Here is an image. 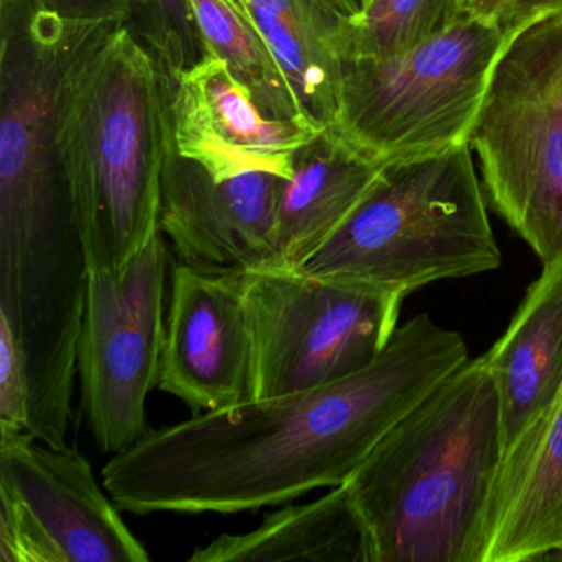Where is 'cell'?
Returning <instances> with one entry per match:
<instances>
[{
	"label": "cell",
	"instance_id": "5b68a950",
	"mask_svg": "<svg viewBox=\"0 0 562 562\" xmlns=\"http://www.w3.org/2000/svg\"><path fill=\"white\" fill-rule=\"evenodd\" d=\"M469 144L488 205L542 266L562 259V11L508 32Z\"/></svg>",
	"mask_w": 562,
	"mask_h": 562
},
{
	"label": "cell",
	"instance_id": "277c9868",
	"mask_svg": "<svg viewBox=\"0 0 562 562\" xmlns=\"http://www.w3.org/2000/svg\"><path fill=\"white\" fill-rule=\"evenodd\" d=\"M470 144L386 164L301 271L406 297L502 265Z\"/></svg>",
	"mask_w": 562,
	"mask_h": 562
},
{
	"label": "cell",
	"instance_id": "9c48e42d",
	"mask_svg": "<svg viewBox=\"0 0 562 562\" xmlns=\"http://www.w3.org/2000/svg\"><path fill=\"white\" fill-rule=\"evenodd\" d=\"M255 347L241 272L173 268L159 387L193 414L252 401Z\"/></svg>",
	"mask_w": 562,
	"mask_h": 562
},
{
	"label": "cell",
	"instance_id": "603a6c76",
	"mask_svg": "<svg viewBox=\"0 0 562 562\" xmlns=\"http://www.w3.org/2000/svg\"><path fill=\"white\" fill-rule=\"evenodd\" d=\"M35 8L77 24H130L136 0H31Z\"/></svg>",
	"mask_w": 562,
	"mask_h": 562
},
{
	"label": "cell",
	"instance_id": "5bb4252c",
	"mask_svg": "<svg viewBox=\"0 0 562 562\" xmlns=\"http://www.w3.org/2000/svg\"><path fill=\"white\" fill-rule=\"evenodd\" d=\"M482 358L498 390L506 457L562 391V259L544 265L505 334Z\"/></svg>",
	"mask_w": 562,
	"mask_h": 562
},
{
	"label": "cell",
	"instance_id": "6da1fadb",
	"mask_svg": "<svg viewBox=\"0 0 562 562\" xmlns=\"http://www.w3.org/2000/svg\"><path fill=\"white\" fill-rule=\"evenodd\" d=\"M469 360L462 335L417 315L350 376L150 430L104 465V488L136 515H233L335 488Z\"/></svg>",
	"mask_w": 562,
	"mask_h": 562
},
{
	"label": "cell",
	"instance_id": "d6986e66",
	"mask_svg": "<svg viewBox=\"0 0 562 562\" xmlns=\"http://www.w3.org/2000/svg\"><path fill=\"white\" fill-rule=\"evenodd\" d=\"M460 14L457 0H371L355 27L353 60L411 50L449 27Z\"/></svg>",
	"mask_w": 562,
	"mask_h": 562
},
{
	"label": "cell",
	"instance_id": "3957f363",
	"mask_svg": "<svg viewBox=\"0 0 562 562\" xmlns=\"http://www.w3.org/2000/svg\"><path fill=\"white\" fill-rule=\"evenodd\" d=\"M58 154L90 272H120L160 232L170 90L130 24L98 29L61 78Z\"/></svg>",
	"mask_w": 562,
	"mask_h": 562
},
{
	"label": "cell",
	"instance_id": "cb8c5ba5",
	"mask_svg": "<svg viewBox=\"0 0 562 562\" xmlns=\"http://www.w3.org/2000/svg\"><path fill=\"white\" fill-rule=\"evenodd\" d=\"M554 11H562V0H508L498 22L509 32L529 19Z\"/></svg>",
	"mask_w": 562,
	"mask_h": 562
},
{
	"label": "cell",
	"instance_id": "52a82bcc",
	"mask_svg": "<svg viewBox=\"0 0 562 562\" xmlns=\"http://www.w3.org/2000/svg\"><path fill=\"white\" fill-rule=\"evenodd\" d=\"M255 347L252 400L322 386L370 367L397 330L404 295L271 268L243 274Z\"/></svg>",
	"mask_w": 562,
	"mask_h": 562
},
{
	"label": "cell",
	"instance_id": "44dd1931",
	"mask_svg": "<svg viewBox=\"0 0 562 562\" xmlns=\"http://www.w3.org/2000/svg\"><path fill=\"white\" fill-rule=\"evenodd\" d=\"M0 559L2 562H61L37 522L5 492H0Z\"/></svg>",
	"mask_w": 562,
	"mask_h": 562
},
{
	"label": "cell",
	"instance_id": "484cf974",
	"mask_svg": "<svg viewBox=\"0 0 562 562\" xmlns=\"http://www.w3.org/2000/svg\"><path fill=\"white\" fill-rule=\"evenodd\" d=\"M472 2L473 0H457V4H459L460 11L462 12H469Z\"/></svg>",
	"mask_w": 562,
	"mask_h": 562
},
{
	"label": "cell",
	"instance_id": "ffe728a7",
	"mask_svg": "<svg viewBox=\"0 0 562 562\" xmlns=\"http://www.w3.org/2000/svg\"><path fill=\"white\" fill-rule=\"evenodd\" d=\"M130 25L156 58L169 90L210 55L192 0H136Z\"/></svg>",
	"mask_w": 562,
	"mask_h": 562
},
{
	"label": "cell",
	"instance_id": "d4e9b609",
	"mask_svg": "<svg viewBox=\"0 0 562 562\" xmlns=\"http://www.w3.org/2000/svg\"><path fill=\"white\" fill-rule=\"evenodd\" d=\"M345 5H347L348 11L353 14L355 21L358 22V19L363 15V12L367 11L368 5H370L371 0H344Z\"/></svg>",
	"mask_w": 562,
	"mask_h": 562
},
{
	"label": "cell",
	"instance_id": "4316f807",
	"mask_svg": "<svg viewBox=\"0 0 562 562\" xmlns=\"http://www.w3.org/2000/svg\"><path fill=\"white\" fill-rule=\"evenodd\" d=\"M493 2H503V0H493Z\"/></svg>",
	"mask_w": 562,
	"mask_h": 562
},
{
	"label": "cell",
	"instance_id": "7402d4cb",
	"mask_svg": "<svg viewBox=\"0 0 562 562\" xmlns=\"http://www.w3.org/2000/svg\"><path fill=\"white\" fill-rule=\"evenodd\" d=\"M29 387L21 348L0 322V427L27 430Z\"/></svg>",
	"mask_w": 562,
	"mask_h": 562
},
{
	"label": "cell",
	"instance_id": "ba28073f",
	"mask_svg": "<svg viewBox=\"0 0 562 562\" xmlns=\"http://www.w3.org/2000/svg\"><path fill=\"white\" fill-rule=\"evenodd\" d=\"M162 229L120 272H90L78 344L81 407L100 450L120 453L150 432L146 403L166 345Z\"/></svg>",
	"mask_w": 562,
	"mask_h": 562
},
{
	"label": "cell",
	"instance_id": "2e32d148",
	"mask_svg": "<svg viewBox=\"0 0 562 562\" xmlns=\"http://www.w3.org/2000/svg\"><path fill=\"white\" fill-rule=\"evenodd\" d=\"M386 164L325 130L294 157L276 218L279 268L299 271L360 205Z\"/></svg>",
	"mask_w": 562,
	"mask_h": 562
},
{
	"label": "cell",
	"instance_id": "4fadbf2b",
	"mask_svg": "<svg viewBox=\"0 0 562 562\" xmlns=\"http://www.w3.org/2000/svg\"><path fill=\"white\" fill-rule=\"evenodd\" d=\"M562 561V391L503 460L483 562Z\"/></svg>",
	"mask_w": 562,
	"mask_h": 562
},
{
	"label": "cell",
	"instance_id": "7a4b0ae2",
	"mask_svg": "<svg viewBox=\"0 0 562 562\" xmlns=\"http://www.w3.org/2000/svg\"><path fill=\"white\" fill-rule=\"evenodd\" d=\"M505 459L502 404L483 358L413 407L350 476L376 562H483Z\"/></svg>",
	"mask_w": 562,
	"mask_h": 562
},
{
	"label": "cell",
	"instance_id": "8992f818",
	"mask_svg": "<svg viewBox=\"0 0 562 562\" xmlns=\"http://www.w3.org/2000/svg\"><path fill=\"white\" fill-rule=\"evenodd\" d=\"M506 37L498 21L463 12L411 50L350 61L331 130L378 164L469 143Z\"/></svg>",
	"mask_w": 562,
	"mask_h": 562
},
{
	"label": "cell",
	"instance_id": "7c38bea8",
	"mask_svg": "<svg viewBox=\"0 0 562 562\" xmlns=\"http://www.w3.org/2000/svg\"><path fill=\"white\" fill-rule=\"evenodd\" d=\"M173 149L215 180L248 172L289 179L294 157L322 131L269 117L228 65L206 55L170 90Z\"/></svg>",
	"mask_w": 562,
	"mask_h": 562
},
{
	"label": "cell",
	"instance_id": "8fae6325",
	"mask_svg": "<svg viewBox=\"0 0 562 562\" xmlns=\"http://www.w3.org/2000/svg\"><path fill=\"white\" fill-rule=\"evenodd\" d=\"M35 440L27 430L0 427V492L24 506L60 561H149L83 453Z\"/></svg>",
	"mask_w": 562,
	"mask_h": 562
},
{
	"label": "cell",
	"instance_id": "ac0fdd59",
	"mask_svg": "<svg viewBox=\"0 0 562 562\" xmlns=\"http://www.w3.org/2000/svg\"><path fill=\"white\" fill-rule=\"evenodd\" d=\"M192 8L209 54L228 65L269 117L325 131L308 120L278 58L236 0H192Z\"/></svg>",
	"mask_w": 562,
	"mask_h": 562
},
{
	"label": "cell",
	"instance_id": "e0dca14e",
	"mask_svg": "<svg viewBox=\"0 0 562 562\" xmlns=\"http://www.w3.org/2000/svg\"><path fill=\"white\" fill-rule=\"evenodd\" d=\"M190 562H376L367 521L347 483L305 505L269 513L241 535H222L196 548Z\"/></svg>",
	"mask_w": 562,
	"mask_h": 562
},
{
	"label": "cell",
	"instance_id": "30bf717a",
	"mask_svg": "<svg viewBox=\"0 0 562 562\" xmlns=\"http://www.w3.org/2000/svg\"><path fill=\"white\" fill-rule=\"evenodd\" d=\"M282 182L271 172L215 180L172 144L164 167L160 229L186 265L241 274L279 268L276 218Z\"/></svg>",
	"mask_w": 562,
	"mask_h": 562
},
{
	"label": "cell",
	"instance_id": "9a60e30c",
	"mask_svg": "<svg viewBox=\"0 0 562 562\" xmlns=\"http://www.w3.org/2000/svg\"><path fill=\"white\" fill-rule=\"evenodd\" d=\"M236 2L278 58L308 120L331 130L357 25L344 0Z\"/></svg>",
	"mask_w": 562,
	"mask_h": 562
}]
</instances>
